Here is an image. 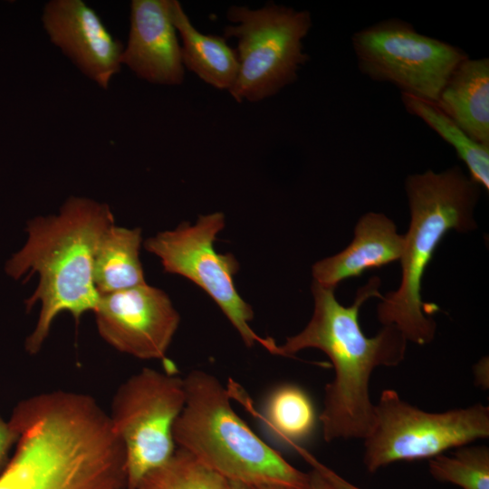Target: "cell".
<instances>
[{"label":"cell","instance_id":"cell-7","mask_svg":"<svg viewBox=\"0 0 489 489\" xmlns=\"http://www.w3.org/2000/svg\"><path fill=\"white\" fill-rule=\"evenodd\" d=\"M489 436V408L481 403L431 413L401 399L393 389L381 392L374 419L363 438V463L369 473L397 461L433 458L450 448Z\"/></svg>","mask_w":489,"mask_h":489},{"label":"cell","instance_id":"cell-5","mask_svg":"<svg viewBox=\"0 0 489 489\" xmlns=\"http://www.w3.org/2000/svg\"><path fill=\"white\" fill-rule=\"evenodd\" d=\"M183 379L185 405L173 427L179 448L229 483L308 489L309 474L292 466L243 421L214 375L195 369Z\"/></svg>","mask_w":489,"mask_h":489},{"label":"cell","instance_id":"cell-16","mask_svg":"<svg viewBox=\"0 0 489 489\" xmlns=\"http://www.w3.org/2000/svg\"><path fill=\"white\" fill-rule=\"evenodd\" d=\"M170 15L181 38L184 68L206 83L229 91L238 73L235 50L226 43L225 38L199 32L177 0H170Z\"/></svg>","mask_w":489,"mask_h":489},{"label":"cell","instance_id":"cell-21","mask_svg":"<svg viewBox=\"0 0 489 489\" xmlns=\"http://www.w3.org/2000/svg\"><path fill=\"white\" fill-rule=\"evenodd\" d=\"M434 479L462 489H489V449L468 445L456 447L449 455L441 454L429 460Z\"/></svg>","mask_w":489,"mask_h":489},{"label":"cell","instance_id":"cell-24","mask_svg":"<svg viewBox=\"0 0 489 489\" xmlns=\"http://www.w3.org/2000/svg\"><path fill=\"white\" fill-rule=\"evenodd\" d=\"M308 489H332L328 482L315 470L309 473Z\"/></svg>","mask_w":489,"mask_h":489},{"label":"cell","instance_id":"cell-1","mask_svg":"<svg viewBox=\"0 0 489 489\" xmlns=\"http://www.w3.org/2000/svg\"><path fill=\"white\" fill-rule=\"evenodd\" d=\"M17 434L0 489H127L126 454L90 395L53 390L19 402Z\"/></svg>","mask_w":489,"mask_h":489},{"label":"cell","instance_id":"cell-11","mask_svg":"<svg viewBox=\"0 0 489 489\" xmlns=\"http://www.w3.org/2000/svg\"><path fill=\"white\" fill-rule=\"evenodd\" d=\"M93 312L108 344L141 360L164 359L180 322L168 295L147 283L101 295Z\"/></svg>","mask_w":489,"mask_h":489},{"label":"cell","instance_id":"cell-8","mask_svg":"<svg viewBox=\"0 0 489 489\" xmlns=\"http://www.w3.org/2000/svg\"><path fill=\"white\" fill-rule=\"evenodd\" d=\"M185 399L183 378L149 368L118 388L108 415L125 449L127 489L174 454L173 427Z\"/></svg>","mask_w":489,"mask_h":489},{"label":"cell","instance_id":"cell-4","mask_svg":"<svg viewBox=\"0 0 489 489\" xmlns=\"http://www.w3.org/2000/svg\"><path fill=\"white\" fill-rule=\"evenodd\" d=\"M480 189L458 166L442 172L428 169L405 180L410 224L399 260L401 283L396 291L382 295L377 315L383 326L397 327L408 341L426 345L435 337L436 325L431 314L438 307L424 302L423 276L448 232L465 233L477 227L474 211Z\"/></svg>","mask_w":489,"mask_h":489},{"label":"cell","instance_id":"cell-3","mask_svg":"<svg viewBox=\"0 0 489 489\" xmlns=\"http://www.w3.org/2000/svg\"><path fill=\"white\" fill-rule=\"evenodd\" d=\"M113 224L109 206L80 197H69L57 215L28 222V239L8 260L5 271L15 280L39 276L25 301L27 311L41 304L35 327L25 340L30 354L39 352L59 313L70 312L78 321L83 313L94 312L100 296L92 279L93 257L100 238Z\"/></svg>","mask_w":489,"mask_h":489},{"label":"cell","instance_id":"cell-9","mask_svg":"<svg viewBox=\"0 0 489 489\" xmlns=\"http://www.w3.org/2000/svg\"><path fill=\"white\" fill-rule=\"evenodd\" d=\"M225 225L222 212L202 215L194 225L183 222L175 229L148 238L144 247L159 258L164 272L181 275L204 290L247 347L259 343L277 355L274 340L259 336L249 324L254 318L253 309L234 283V275L239 269L237 260L232 254H218L214 247Z\"/></svg>","mask_w":489,"mask_h":489},{"label":"cell","instance_id":"cell-13","mask_svg":"<svg viewBox=\"0 0 489 489\" xmlns=\"http://www.w3.org/2000/svg\"><path fill=\"white\" fill-rule=\"evenodd\" d=\"M121 64L154 84L178 85L184 80L180 44L170 15V0H133Z\"/></svg>","mask_w":489,"mask_h":489},{"label":"cell","instance_id":"cell-23","mask_svg":"<svg viewBox=\"0 0 489 489\" xmlns=\"http://www.w3.org/2000/svg\"><path fill=\"white\" fill-rule=\"evenodd\" d=\"M17 434L9 420L5 421L0 416V475L10 459L9 455L16 443Z\"/></svg>","mask_w":489,"mask_h":489},{"label":"cell","instance_id":"cell-15","mask_svg":"<svg viewBox=\"0 0 489 489\" xmlns=\"http://www.w3.org/2000/svg\"><path fill=\"white\" fill-rule=\"evenodd\" d=\"M434 104L474 140L489 145V60L461 62Z\"/></svg>","mask_w":489,"mask_h":489},{"label":"cell","instance_id":"cell-14","mask_svg":"<svg viewBox=\"0 0 489 489\" xmlns=\"http://www.w3.org/2000/svg\"><path fill=\"white\" fill-rule=\"evenodd\" d=\"M403 250L404 235L398 233L395 223L384 214L367 213L357 222L353 240L345 249L312 265L313 282L336 288L369 269L400 260Z\"/></svg>","mask_w":489,"mask_h":489},{"label":"cell","instance_id":"cell-17","mask_svg":"<svg viewBox=\"0 0 489 489\" xmlns=\"http://www.w3.org/2000/svg\"><path fill=\"white\" fill-rule=\"evenodd\" d=\"M141 229L111 225L97 244L92 279L99 296L146 283L139 260Z\"/></svg>","mask_w":489,"mask_h":489},{"label":"cell","instance_id":"cell-22","mask_svg":"<svg viewBox=\"0 0 489 489\" xmlns=\"http://www.w3.org/2000/svg\"><path fill=\"white\" fill-rule=\"evenodd\" d=\"M297 451L311 465L312 468L315 469L328 482L332 489H361L319 462L305 449L299 447Z\"/></svg>","mask_w":489,"mask_h":489},{"label":"cell","instance_id":"cell-18","mask_svg":"<svg viewBox=\"0 0 489 489\" xmlns=\"http://www.w3.org/2000/svg\"><path fill=\"white\" fill-rule=\"evenodd\" d=\"M316 419L311 398L293 384L274 388L264 404V420L269 431L277 439L295 447L312 435Z\"/></svg>","mask_w":489,"mask_h":489},{"label":"cell","instance_id":"cell-20","mask_svg":"<svg viewBox=\"0 0 489 489\" xmlns=\"http://www.w3.org/2000/svg\"><path fill=\"white\" fill-rule=\"evenodd\" d=\"M229 482L179 448L151 470L136 489H228Z\"/></svg>","mask_w":489,"mask_h":489},{"label":"cell","instance_id":"cell-26","mask_svg":"<svg viewBox=\"0 0 489 489\" xmlns=\"http://www.w3.org/2000/svg\"><path fill=\"white\" fill-rule=\"evenodd\" d=\"M228 489H248V488H247V486H244V485H242V484H239L229 483Z\"/></svg>","mask_w":489,"mask_h":489},{"label":"cell","instance_id":"cell-2","mask_svg":"<svg viewBox=\"0 0 489 489\" xmlns=\"http://www.w3.org/2000/svg\"><path fill=\"white\" fill-rule=\"evenodd\" d=\"M380 279L371 277L360 287L353 303L340 304L335 288L312 281V316L305 328L283 345L277 355L292 356L314 348L330 359L334 378L325 386L323 408L319 416L323 438L363 439L371 428L374 404L369 397V379L379 366L398 365L405 358L408 340L393 326H383L374 337H367L359 322L360 307L370 298H381Z\"/></svg>","mask_w":489,"mask_h":489},{"label":"cell","instance_id":"cell-19","mask_svg":"<svg viewBox=\"0 0 489 489\" xmlns=\"http://www.w3.org/2000/svg\"><path fill=\"white\" fill-rule=\"evenodd\" d=\"M406 110L421 119L429 128L450 144L466 165L470 177L489 190V145L476 142L434 103L402 94Z\"/></svg>","mask_w":489,"mask_h":489},{"label":"cell","instance_id":"cell-12","mask_svg":"<svg viewBox=\"0 0 489 489\" xmlns=\"http://www.w3.org/2000/svg\"><path fill=\"white\" fill-rule=\"evenodd\" d=\"M42 23L50 41L90 80L108 89L122 66L123 44L82 0H51Z\"/></svg>","mask_w":489,"mask_h":489},{"label":"cell","instance_id":"cell-6","mask_svg":"<svg viewBox=\"0 0 489 489\" xmlns=\"http://www.w3.org/2000/svg\"><path fill=\"white\" fill-rule=\"evenodd\" d=\"M233 24L225 28L235 38L238 73L229 93L238 102L259 101L293 82L307 62L302 41L312 27L306 10L267 4L259 9L233 5Z\"/></svg>","mask_w":489,"mask_h":489},{"label":"cell","instance_id":"cell-25","mask_svg":"<svg viewBox=\"0 0 489 489\" xmlns=\"http://www.w3.org/2000/svg\"><path fill=\"white\" fill-rule=\"evenodd\" d=\"M248 489H299L289 486L283 485H267V486H258V487H247Z\"/></svg>","mask_w":489,"mask_h":489},{"label":"cell","instance_id":"cell-10","mask_svg":"<svg viewBox=\"0 0 489 489\" xmlns=\"http://www.w3.org/2000/svg\"><path fill=\"white\" fill-rule=\"evenodd\" d=\"M351 41L364 75L431 103H436L458 64L468 58L462 49L424 35L398 18L356 32Z\"/></svg>","mask_w":489,"mask_h":489}]
</instances>
